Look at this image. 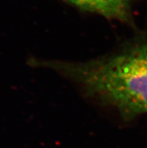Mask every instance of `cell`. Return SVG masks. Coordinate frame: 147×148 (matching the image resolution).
<instances>
[{
  "instance_id": "1",
  "label": "cell",
  "mask_w": 147,
  "mask_h": 148,
  "mask_svg": "<svg viewBox=\"0 0 147 148\" xmlns=\"http://www.w3.org/2000/svg\"><path fill=\"white\" fill-rule=\"evenodd\" d=\"M36 63L70 78L89 96L115 108L125 120L147 114V39L88 62Z\"/></svg>"
},
{
  "instance_id": "2",
  "label": "cell",
  "mask_w": 147,
  "mask_h": 148,
  "mask_svg": "<svg viewBox=\"0 0 147 148\" xmlns=\"http://www.w3.org/2000/svg\"><path fill=\"white\" fill-rule=\"evenodd\" d=\"M83 10L122 22L131 19L130 0H67Z\"/></svg>"
}]
</instances>
